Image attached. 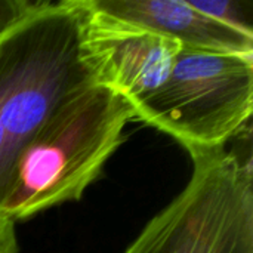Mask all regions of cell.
<instances>
[{
  "label": "cell",
  "mask_w": 253,
  "mask_h": 253,
  "mask_svg": "<svg viewBox=\"0 0 253 253\" xmlns=\"http://www.w3.org/2000/svg\"><path fill=\"white\" fill-rule=\"evenodd\" d=\"M114 16L169 37L182 49L253 56V36L196 9L188 0H92Z\"/></svg>",
  "instance_id": "cell-6"
},
{
  "label": "cell",
  "mask_w": 253,
  "mask_h": 253,
  "mask_svg": "<svg viewBox=\"0 0 253 253\" xmlns=\"http://www.w3.org/2000/svg\"><path fill=\"white\" fill-rule=\"evenodd\" d=\"M79 52L95 82L126 98L133 107L168 79L182 49L169 37L77 0Z\"/></svg>",
  "instance_id": "cell-5"
},
{
  "label": "cell",
  "mask_w": 253,
  "mask_h": 253,
  "mask_svg": "<svg viewBox=\"0 0 253 253\" xmlns=\"http://www.w3.org/2000/svg\"><path fill=\"white\" fill-rule=\"evenodd\" d=\"M133 105L93 83L62 102L22 147L0 206L12 222L82 199L125 141Z\"/></svg>",
  "instance_id": "cell-1"
},
{
  "label": "cell",
  "mask_w": 253,
  "mask_h": 253,
  "mask_svg": "<svg viewBox=\"0 0 253 253\" xmlns=\"http://www.w3.org/2000/svg\"><path fill=\"white\" fill-rule=\"evenodd\" d=\"M96 83L79 52L77 0H40L0 37V206L15 162L47 116Z\"/></svg>",
  "instance_id": "cell-2"
},
{
  "label": "cell",
  "mask_w": 253,
  "mask_h": 253,
  "mask_svg": "<svg viewBox=\"0 0 253 253\" xmlns=\"http://www.w3.org/2000/svg\"><path fill=\"white\" fill-rule=\"evenodd\" d=\"M191 4L206 13L208 16L218 19L231 28L253 36L252 1L245 0H190Z\"/></svg>",
  "instance_id": "cell-7"
},
{
  "label": "cell",
  "mask_w": 253,
  "mask_h": 253,
  "mask_svg": "<svg viewBox=\"0 0 253 253\" xmlns=\"http://www.w3.org/2000/svg\"><path fill=\"white\" fill-rule=\"evenodd\" d=\"M0 253H19L16 224L0 215Z\"/></svg>",
  "instance_id": "cell-9"
},
{
  "label": "cell",
  "mask_w": 253,
  "mask_h": 253,
  "mask_svg": "<svg viewBox=\"0 0 253 253\" xmlns=\"http://www.w3.org/2000/svg\"><path fill=\"white\" fill-rule=\"evenodd\" d=\"M188 154V184L123 253H253L251 162L224 147Z\"/></svg>",
  "instance_id": "cell-3"
},
{
  "label": "cell",
  "mask_w": 253,
  "mask_h": 253,
  "mask_svg": "<svg viewBox=\"0 0 253 253\" xmlns=\"http://www.w3.org/2000/svg\"><path fill=\"white\" fill-rule=\"evenodd\" d=\"M133 108L187 151L222 148L252 117L253 56L181 49L166 82Z\"/></svg>",
  "instance_id": "cell-4"
},
{
  "label": "cell",
  "mask_w": 253,
  "mask_h": 253,
  "mask_svg": "<svg viewBox=\"0 0 253 253\" xmlns=\"http://www.w3.org/2000/svg\"><path fill=\"white\" fill-rule=\"evenodd\" d=\"M39 3L40 0H0V37Z\"/></svg>",
  "instance_id": "cell-8"
}]
</instances>
